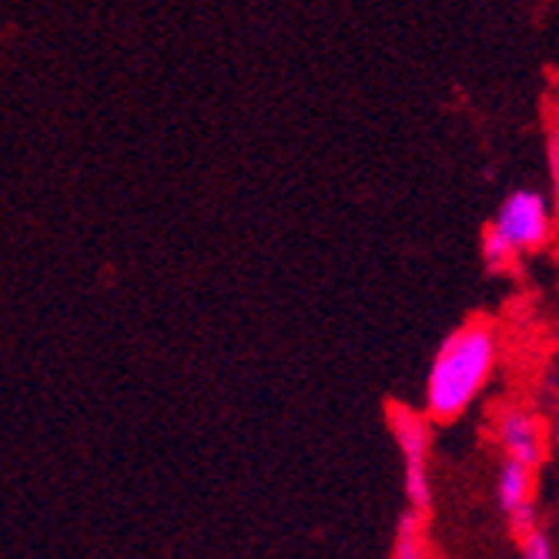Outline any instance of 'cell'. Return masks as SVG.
I'll use <instances>...</instances> for the list:
<instances>
[{
  "label": "cell",
  "mask_w": 559,
  "mask_h": 559,
  "mask_svg": "<svg viewBox=\"0 0 559 559\" xmlns=\"http://www.w3.org/2000/svg\"><path fill=\"white\" fill-rule=\"evenodd\" d=\"M479 255H483V262L492 272H502V269L513 265V259L520 255V251L513 248V241L506 238L496 225H486L483 228V238H479Z\"/></svg>",
  "instance_id": "cell-7"
},
{
  "label": "cell",
  "mask_w": 559,
  "mask_h": 559,
  "mask_svg": "<svg viewBox=\"0 0 559 559\" xmlns=\"http://www.w3.org/2000/svg\"><path fill=\"white\" fill-rule=\"evenodd\" d=\"M492 225L513 241L516 251H536L552 235L549 201L533 188H516V191H510L502 198Z\"/></svg>",
  "instance_id": "cell-3"
},
{
  "label": "cell",
  "mask_w": 559,
  "mask_h": 559,
  "mask_svg": "<svg viewBox=\"0 0 559 559\" xmlns=\"http://www.w3.org/2000/svg\"><path fill=\"white\" fill-rule=\"evenodd\" d=\"M499 510L516 523V530H533V466L506 460L496 476Z\"/></svg>",
  "instance_id": "cell-4"
},
{
  "label": "cell",
  "mask_w": 559,
  "mask_h": 559,
  "mask_svg": "<svg viewBox=\"0 0 559 559\" xmlns=\"http://www.w3.org/2000/svg\"><path fill=\"white\" fill-rule=\"evenodd\" d=\"M499 445L506 460H516L526 466H539L543 460V426L533 413L526 409H510L499 419Z\"/></svg>",
  "instance_id": "cell-5"
},
{
  "label": "cell",
  "mask_w": 559,
  "mask_h": 559,
  "mask_svg": "<svg viewBox=\"0 0 559 559\" xmlns=\"http://www.w3.org/2000/svg\"><path fill=\"white\" fill-rule=\"evenodd\" d=\"M556 124H559V105H556Z\"/></svg>",
  "instance_id": "cell-9"
},
{
  "label": "cell",
  "mask_w": 559,
  "mask_h": 559,
  "mask_svg": "<svg viewBox=\"0 0 559 559\" xmlns=\"http://www.w3.org/2000/svg\"><path fill=\"white\" fill-rule=\"evenodd\" d=\"M392 559H426V530H423V513H402L395 526V546Z\"/></svg>",
  "instance_id": "cell-6"
},
{
  "label": "cell",
  "mask_w": 559,
  "mask_h": 559,
  "mask_svg": "<svg viewBox=\"0 0 559 559\" xmlns=\"http://www.w3.org/2000/svg\"><path fill=\"white\" fill-rule=\"evenodd\" d=\"M389 426H392L395 445L405 460V469H402L405 496H409L413 510L426 513L429 502H432L429 466H426V460H429V426L419 413H413L409 405H399V402L389 405Z\"/></svg>",
  "instance_id": "cell-2"
},
{
  "label": "cell",
  "mask_w": 559,
  "mask_h": 559,
  "mask_svg": "<svg viewBox=\"0 0 559 559\" xmlns=\"http://www.w3.org/2000/svg\"><path fill=\"white\" fill-rule=\"evenodd\" d=\"M523 559H552V543L539 530L523 533Z\"/></svg>",
  "instance_id": "cell-8"
},
{
  "label": "cell",
  "mask_w": 559,
  "mask_h": 559,
  "mask_svg": "<svg viewBox=\"0 0 559 559\" xmlns=\"http://www.w3.org/2000/svg\"><path fill=\"white\" fill-rule=\"evenodd\" d=\"M499 362V332L489 319H469L452 329L436 355L426 376V416L449 423L463 416L483 395Z\"/></svg>",
  "instance_id": "cell-1"
}]
</instances>
